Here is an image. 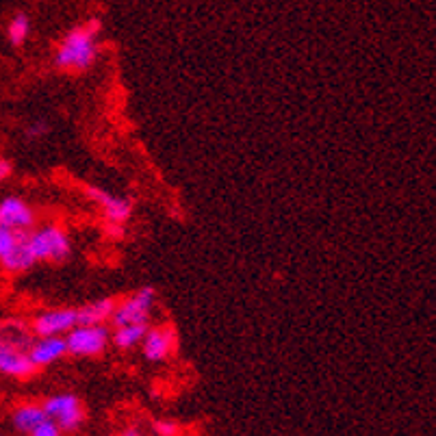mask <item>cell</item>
<instances>
[{"label":"cell","instance_id":"6da1fadb","mask_svg":"<svg viewBox=\"0 0 436 436\" xmlns=\"http://www.w3.org/2000/svg\"><path fill=\"white\" fill-rule=\"evenodd\" d=\"M98 33L100 22L91 20L83 26L72 28L59 44L54 65L63 72H85L98 57Z\"/></svg>","mask_w":436,"mask_h":436},{"label":"cell","instance_id":"7a4b0ae2","mask_svg":"<svg viewBox=\"0 0 436 436\" xmlns=\"http://www.w3.org/2000/svg\"><path fill=\"white\" fill-rule=\"evenodd\" d=\"M26 246L35 260H50V263H63L72 254V243L68 232L57 224L42 226L26 234Z\"/></svg>","mask_w":436,"mask_h":436},{"label":"cell","instance_id":"3957f363","mask_svg":"<svg viewBox=\"0 0 436 436\" xmlns=\"http://www.w3.org/2000/svg\"><path fill=\"white\" fill-rule=\"evenodd\" d=\"M42 406H44L46 417L54 421L61 432H76L85 421V411H83L81 399L72 393L52 395Z\"/></svg>","mask_w":436,"mask_h":436},{"label":"cell","instance_id":"277c9868","mask_svg":"<svg viewBox=\"0 0 436 436\" xmlns=\"http://www.w3.org/2000/svg\"><path fill=\"white\" fill-rule=\"evenodd\" d=\"M109 330L100 326H74L65 334V345L72 356H100L109 345Z\"/></svg>","mask_w":436,"mask_h":436},{"label":"cell","instance_id":"5b68a950","mask_svg":"<svg viewBox=\"0 0 436 436\" xmlns=\"http://www.w3.org/2000/svg\"><path fill=\"white\" fill-rule=\"evenodd\" d=\"M154 302H156V291L152 287H142L130 297L120 302L111 315V321L115 323V328L130 326V323H148Z\"/></svg>","mask_w":436,"mask_h":436},{"label":"cell","instance_id":"8992f818","mask_svg":"<svg viewBox=\"0 0 436 436\" xmlns=\"http://www.w3.org/2000/svg\"><path fill=\"white\" fill-rule=\"evenodd\" d=\"M76 326V309H54L40 313L33 319V334L35 337H63Z\"/></svg>","mask_w":436,"mask_h":436},{"label":"cell","instance_id":"52a82bcc","mask_svg":"<svg viewBox=\"0 0 436 436\" xmlns=\"http://www.w3.org/2000/svg\"><path fill=\"white\" fill-rule=\"evenodd\" d=\"M144 348V356L150 362H163L170 358V354L176 348V332L172 326H156V328H148L146 337L142 341Z\"/></svg>","mask_w":436,"mask_h":436},{"label":"cell","instance_id":"ba28073f","mask_svg":"<svg viewBox=\"0 0 436 436\" xmlns=\"http://www.w3.org/2000/svg\"><path fill=\"white\" fill-rule=\"evenodd\" d=\"M87 195L93 200V202L103 209V215L107 222L111 224H124L130 215H132V200L130 197H122V195H113L107 193L98 187H87Z\"/></svg>","mask_w":436,"mask_h":436},{"label":"cell","instance_id":"9c48e42d","mask_svg":"<svg viewBox=\"0 0 436 436\" xmlns=\"http://www.w3.org/2000/svg\"><path fill=\"white\" fill-rule=\"evenodd\" d=\"M26 354L30 362L40 369V367H48L61 360L68 354V345H65V337H35L30 341Z\"/></svg>","mask_w":436,"mask_h":436},{"label":"cell","instance_id":"30bf717a","mask_svg":"<svg viewBox=\"0 0 436 436\" xmlns=\"http://www.w3.org/2000/svg\"><path fill=\"white\" fill-rule=\"evenodd\" d=\"M33 222H35V213H33V209L24 202L22 197L11 195L0 202V226L28 232Z\"/></svg>","mask_w":436,"mask_h":436},{"label":"cell","instance_id":"8fae6325","mask_svg":"<svg viewBox=\"0 0 436 436\" xmlns=\"http://www.w3.org/2000/svg\"><path fill=\"white\" fill-rule=\"evenodd\" d=\"M35 372H38V367L30 362V358L24 350L0 343V374H5L9 378L26 380Z\"/></svg>","mask_w":436,"mask_h":436},{"label":"cell","instance_id":"7c38bea8","mask_svg":"<svg viewBox=\"0 0 436 436\" xmlns=\"http://www.w3.org/2000/svg\"><path fill=\"white\" fill-rule=\"evenodd\" d=\"M117 306L115 297H100L96 302L76 309V326H100L111 319L113 311Z\"/></svg>","mask_w":436,"mask_h":436},{"label":"cell","instance_id":"4fadbf2b","mask_svg":"<svg viewBox=\"0 0 436 436\" xmlns=\"http://www.w3.org/2000/svg\"><path fill=\"white\" fill-rule=\"evenodd\" d=\"M46 413H44V406L42 404H22L16 408L13 413V425L18 432L22 434H28L30 430H35L38 425H42L46 421Z\"/></svg>","mask_w":436,"mask_h":436},{"label":"cell","instance_id":"5bb4252c","mask_svg":"<svg viewBox=\"0 0 436 436\" xmlns=\"http://www.w3.org/2000/svg\"><path fill=\"white\" fill-rule=\"evenodd\" d=\"M26 234H28V232H26ZM26 234H24V237L20 239V243H18L5 258H0L3 267H5L7 272H11V274L26 272V270H30V267L38 263L35 256L30 254V250H28V246H26Z\"/></svg>","mask_w":436,"mask_h":436},{"label":"cell","instance_id":"9a60e30c","mask_svg":"<svg viewBox=\"0 0 436 436\" xmlns=\"http://www.w3.org/2000/svg\"><path fill=\"white\" fill-rule=\"evenodd\" d=\"M148 332V323H130V326H120L113 332V345L117 350H132L135 345H139Z\"/></svg>","mask_w":436,"mask_h":436},{"label":"cell","instance_id":"2e32d148","mask_svg":"<svg viewBox=\"0 0 436 436\" xmlns=\"http://www.w3.org/2000/svg\"><path fill=\"white\" fill-rule=\"evenodd\" d=\"M30 334L24 330L22 323H7L0 328V343H5V345H11V348H18V350H28L30 345Z\"/></svg>","mask_w":436,"mask_h":436},{"label":"cell","instance_id":"e0dca14e","mask_svg":"<svg viewBox=\"0 0 436 436\" xmlns=\"http://www.w3.org/2000/svg\"><path fill=\"white\" fill-rule=\"evenodd\" d=\"M28 30H30V22H28V18H26L24 13L16 16V18L9 22V28H7L11 44H13V46L24 44V42H26V38H28Z\"/></svg>","mask_w":436,"mask_h":436},{"label":"cell","instance_id":"ac0fdd59","mask_svg":"<svg viewBox=\"0 0 436 436\" xmlns=\"http://www.w3.org/2000/svg\"><path fill=\"white\" fill-rule=\"evenodd\" d=\"M24 230H11L7 226H0V258H5L24 237Z\"/></svg>","mask_w":436,"mask_h":436},{"label":"cell","instance_id":"d6986e66","mask_svg":"<svg viewBox=\"0 0 436 436\" xmlns=\"http://www.w3.org/2000/svg\"><path fill=\"white\" fill-rule=\"evenodd\" d=\"M26 436H63V432L59 430V425L50 419H46L42 425H38L35 430H30Z\"/></svg>","mask_w":436,"mask_h":436},{"label":"cell","instance_id":"ffe728a7","mask_svg":"<svg viewBox=\"0 0 436 436\" xmlns=\"http://www.w3.org/2000/svg\"><path fill=\"white\" fill-rule=\"evenodd\" d=\"M154 432L159 436H178L180 425L176 421H154Z\"/></svg>","mask_w":436,"mask_h":436},{"label":"cell","instance_id":"44dd1931","mask_svg":"<svg viewBox=\"0 0 436 436\" xmlns=\"http://www.w3.org/2000/svg\"><path fill=\"white\" fill-rule=\"evenodd\" d=\"M48 132V124H44V122H38V124H33V126H28V130H26V137L28 139H40V137H44Z\"/></svg>","mask_w":436,"mask_h":436},{"label":"cell","instance_id":"7402d4cb","mask_svg":"<svg viewBox=\"0 0 436 436\" xmlns=\"http://www.w3.org/2000/svg\"><path fill=\"white\" fill-rule=\"evenodd\" d=\"M11 170H13L11 163H9L7 159H0V183L7 180V178L11 176Z\"/></svg>","mask_w":436,"mask_h":436},{"label":"cell","instance_id":"603a6c76","mask_svg":"<svg viewBox=\"0 0 436 436\" xmlns=\"http://www.w3.org/2000/svg\"><path fill=\"white\" fill-rule=\"evenodd\" d=\"M120 436H142V432L139 430H135V428H128L126 432H122Z\"/></svg>","mask_w":436,"mask_h":436}]
</instances>
